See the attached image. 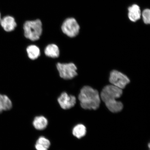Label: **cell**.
Masks as SVG:
<instances>
[{
    "label": "cell",
    "mask_w": 150,
    "mask_h": 150,
    "mask_svg": "<svg viewBox=\"0 0 150 150\" xmlns=\"http://www.w3.org/2000/svg\"><path fill=\"white\" fill-rule=\"evenodd\" d=\"M122 93V89L110 84L103 88L100 93V98L108 109L115 113L120 112L123 109L122 103L117 100L121 96Z\"/></svg>",
    "instance_id": "1"
},
{
    "label": "cell",
    "mask_w": 150,
    "mask_h": 150,
    "mask_svg": "<svg viewBox=\"0 0 150 150\" xmlns=\"http://www.w3.org/2000/svg\"><path fill=\"white\" fill-rule=\"evenodd\" d=\"M78 98L81 106L84 109L96 110L100 105V99L98 91L89 86L82 88Z\"/></svg>",
    "instance_id": "2"
},
{
    "label": "cell",
    "mask_w": 150,
    "mask_h": 150,
    "mask_svg": "<svg viewBox=\"0 0 150 150\" xmlns=\"http://www.w3.org/2000/svg\"><path fill=\"white\" fill-rule=\"evenodd\" d=\"M24 36L32 41H37L40 38L42 32V23L40 20L28 21L23 25Z\"/></svg>",
    "instance_id": "3"
},
{
    "label": "cell",
    "mask_w": 150,
    "mask_h": 150,
    "mask_svg": "<svg viewBox=\"0 0 150 150\" xmlns=\"http://www.w3.org/2000/svg\"><path fill=\"white\" fill-rule=\"evenodd\" d=\"M56 67L60 76L65 80H70L77 76V68L72 63H58Z\"/></svg>",
    "instance_id": "4"
},
{
    "label": "cell",
    "mask_w": 150,
    "mask_h": 150,
    "mask_svg": "<svg viewBox=\"0 0 150 150\" xmlns=\"http://www.w3.org/2000/svg\"><path fill=\"white\" fill-rule=\"evenodd\" d=\"M62 30L67 36L76 37L79 33L80 27L76 20L74 18H69L63 22L61 27Z\"/></svg>",
    "instance_id": "5"
},
{
    "label": "cell",
    "mask_w": 150,
    "mask_h": 150,
    "mask_svg": "<svg viewBox=\"0 0 150 150\" xmlns=\"http://www.w3.org/2000/svg\"><path fill=\"white\" fill-rule=\"evenodd\" d=\"M109 81L112 85L123 89L130 83V80L126 75L119 71L113 70L110 73Z\"/></svg>",
    "instance_id": "6"
},
{
    "label": "cell",
    "mask_w": 150,
    "mask_h": 150,
    "mask_svg": "<svg viewBox=\"0 0 150 150\" xmlns=\"http://www.w3.org/2000/svg\"><path fill=\"white\" fill-rule=\"evenodd\" d=\"M76 100V97L74 96L69 95L66 92L62 93L57 99L61 108L65 110L70 109L74 107Z\"/></svg>",
    "instance_id": "7"
},
{
    "label": "cell",
    "mask_w": 150,
    "mask_h": 150,
    "mask_svg": "<svg viewBox=\"0 0 150 150\" xmlns=\"http://www.w3.org/2000/svg\"><path fill=\"white\" fill-rule=\"evenodd\" d=\"M0 24L4 30L7 32L14 30L17 26L14 18L10 16H6L1 18Z\"/></svg>",
    "instance_id": "8"
},
{
    "label": "cell",
    "mask_w": 150,
    "mask_h": 150,
    "mask_svg": "<svg viewBox=\"0 0 150 150\" xmlns=\"http://www.w3.org/2000/svg\"><path fill=\"white\" fill-rule=\"evenodd\" d=\"M128 18L132 22H136L140 20L142 16L141 11L139 6L133 5L128 8Z\"/></svg>",
    "instance_id": "9"
},
{
    "label": "cell",
    "mask_w": 150,
    "mask_h": 150,
    "mask_svg": "<svg viewBox=\"0 0 150 150\" xmlns=\"http://www.w3.org/2000/svg\"><path fill=\"white\" fill-rule=\"evenodd\" d=\"M45 55L48 57L55 58L59 57L60 51L57 45L52 44L48 45L44 50Z\"/></svg>",
    "instance_id": "10"
},
{
    "label": "cell",
    "mask_w": 150,
    "mask_h": 150,
    "mask_svg": "<svg viewBox=\"0 0 150 150\" xmlns=\"http://www.w3.org/2000/svg\"><path fill=\"white\" fill-rule=\"evenodd\" d=\"M47 120L44 116H38L35 117L33 122L34 127L37 130H44L47 126Z\"/></svg>",
    "instance_id": "11"
},
{
    "label": "cell",
    "mask_w": 150,
    "mask_h": 150,
    "mask_svg": "<svg viewBox=\"0 0 150 150\" xmlns=\"http://www.w3.org/2000/svg\"><path fill=\"white\" fill-rule=\"evenodd\" d=\"M12 107V103L11 99L6 95L0 94V113L3 111H7Z\"/></svg>",
    "instance_id": "12"
},
{
    "label": "cell",
    "mask_w": 150,
    "mask_h": 150,
    "mask_svg": "<svg viewBox=\"0 0 150 150\" xmlns=\"http://www.w3.org/2000/svg\"><path fill=\"white\" fill-rule=\"evenodd\" d=\"M28 57L30 59L34 60L40 55V50L38 47L34 45H30L26 49Z\"/></svg>",
    "instance_id": "13"
},
{
    "label": "cell",
    "mask_w": 150,
    "mask_h": 150,
    "mask_svg": "<svg viewBox=\"0 0 150 150\" xmlns=\"http://www.w3.org/2000/svg\"><path fill=\"white\" fill-rule=\"evenodd\" d=\"M50 145L49 140L44 137H40L37 140L35 148L37 150H48Z\"/></svg>",
    "instance_id": "14"
},
{
    "label": "cell",
    "mask_w": 150,
    "mask_h": 150,
    "mask_svg": "<svg viewBox=\"0 0 150 150\" xmlns=\"http://www.w3.org/2000/svg\"><path fill=\"white\" fill-rule=\"evenodd\" d=\"M86 128L84 125L79 124L75 126L73 129V135L77 138L80 139L85 136L86 134Z\"/></svg>",
    "instance_id": "15"
},
{
    "label": "cell",
    "mask_w": 150,
    "mask_h": 150,
    "mask_svg": "<svg viewBox=\"0 0 150 150\" xmlns=\"http://www.w3.org/2000/svg\"><path fill=\"white\" fill-rule=\"evenodd\" d=\"M142 16L144 23L148 24L150 23V11L149 9H146L142 12Z\"/></svg>",
    "instance_id": "16"
},
{
    "label": "cell",
    "mask_w": 150,
    "mask_h": 150,
    "mask_svg": "<svg viewBox=\"0 0 150 150\" xmlns=\"http://www.w3.org/2000/svg\"><path fill=\"white\" fill-rule=\"evenodd\" d=\"M1 13H0V22H1Z\"/></svg>",
    "instance_id": "17"
}]
</instances>
